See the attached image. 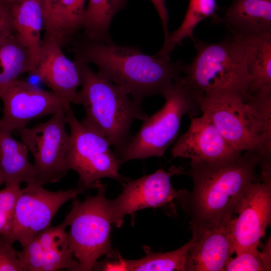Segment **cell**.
<instances>
[{
    "label": "cell",
    "mask_w": 271,
    "mask_h": 271,
    "mask_svg": "<svg viewBox=\"0 0 271 271\" xmlns=\"http://www.w3.org/2000/svg\"><path fill=\"white\" fill-rule=\"evenodd\" d=\"M233 216L191 226L193 241L187 260V270L224 271L234 252L231 234Z\"/></svg>",
    "instance_id": "obj_14"
},
{
    "label": "cell",
    "mask_w": 271,
    "mask_h": 271,
    "mask_svg": "<svg viewBox=\"0 0 271 271\" xmlns=\"http://www.w3.org/2000/svg\"><path fill=\"white\" fill-rule=\"evenodd\" d=\"M196 55L184 64L183 81L192 90L206 95L230 94L250 97L251 81L243 47L232 35L217 43L195 40Z\"/></svg>",
    "instance_id": "obj_5"
},
{
    "label": "cell",
    "mask_w": 271,
    "mask_h": 271,
    "mask_svg": "<svg viewBox=\"0 0 271 271\" xmlns=\"http://www.w3.org/2000/svg\"><path fill=\"white\" fill-rule=\"evenodd\" d=\"M163 97V106L144 120L139 131L117 156L120 166L133 160L163 157L176 139L183 116H195L200 110L181 76L174 79Z\"/></svg>",
    "instance_id": "obj_6"
},
{
    "label": "cell",
    "mask_w": 271,
    "mask_h": 271,
    "mask_svg": "<svg viewBox=\"0 0 271 271\" xmlns=\"http://www.w3.org/2000/svg\"><path fill=\"white\" fill-rule=\"evenodd\" d=\"M233 35V34H232ZM241 44L251 81L248 94L271 89V30L233 35Z\"/></svg>",
    "instance_id": "obj_17"
},
{
    "label": "cell",
    "mask_w": 271,
    "mask_h": 271,
    "mask_svg": "<svg viewBox=\"0 0 271 271\" xmlns=\"http://www.w3.org/2000/svg\"><path fill=\"white\" fill-rule=\"evenodd\" d=\"M187 130L176 141L171 149L174 158H184L193 162H217L235 157L242 152L232 148L211 121L204 114L189 115Z\"/></svg>",
    "instance_id": "obj_16"
},
{
    "label": "cell",
    "mask_w": 271,
    "mask_h": 271,
    "mask_svg": "<svg viewBox=\"0 0 271 271\" xmlns=\"http://www.w3.org/2000/svg\"><path fill=\"white\" fill-rule=\"evenodd\" d=\"M5 183L3 179H2V177L0 176V185L2 184Z\"/></svg>",
    "instance_id": "obj_35"
},
{
    "label": "cell",
    "mask_w": 271,
    "mask_h": 271,
    "mask_svg": "<svg viewBox=\"0 0 271 271\" xmlns=\"http://www.w3.org/2000/svg\"><path fill=\"white\" fill-rule=\"evenodd\" d=\"M32 74L37 76L67 105L79 104L77 88L81 83L80 64L69 59L55 39L44 36Z\"/></svg>",
    "instance_id": "obj_15"
},
{
    "label": "cell",
    "mask_w": 271,
    "mask_h": 271,
    "mask_svg": "<svg viewBox=\"0 0 271 271\" xmlns=\"http://www.w3.org/2000/svg\"><path fill=\"white\" fill-rule=\"evenodd\" d=\"M32 70L28 52L16 33L0 44V95L20 75Z\"/></svg>",
    "instance_id": "obj_26"
},
{
    "label": "cell",
    "mask_w": 271,
    "mask_h": 271,
    "mask_svg": "<svg viewBox=\"0 0 271 271\" xmlns=\"http://www.w3.org/2000/svg\"><path fill=\"white\" fill-rule=\"evenodd\" d=\"M252 248L237 254L227 264L225 271H268L271 268V241L268 239L262 251Z\"/></svg>",
    "instance_id": "obj_27"
},
{
    "label": "cell",
    "mask_w": 271,
    "mask_h": 271,
    "mask_svg": "<svg viewBox=\"0 0 271 271\" xmlns=\"http://www.w3.org/2000/svg\"><path fill=\"white\" fill-rule=\"evenodd\" d=\"M78 62L81 72L79 104L85 111L81 122L104 137L114 149L117 157L132 138L130 128L133 121H144L148 116L143 109L142 102L134 99L123 88L95 73L88 64Z\"/></svg>",
    "instance_id": "obj_4"
},
{
    "label": "cell",
    "mask_w": 271,
    "mask_h": 271,
    "mask_svg": "<svg viewBox=\"0 0 271 271\" xmlns=\"http://www.w3.org/2000/svg\"><path fill=\"white\" fill-rule=\"evenodd\" d=\"M124 0H88L83 16V37L91 40L106 43L113 42L109 29L115 14L123 9Z\"/></svg>",
    "instance_id": "obj_24"
},
{
    "label": "cell",
    "mask_w": 271,
    "mask_h": 271,
    "mask_svg": "<svg viewBox=\"0 0 271 271\" xmlns=\"http://www.w3.org/2000/svg\"><path fill=\"white\" fill-rule=\"evenodd\" d=\"M126 2L127 0H124ZM156 8L161 20L164 32V41L163 46H165L169 39L170 33L168 30L169 16L166 7V0H150Z\"/></svg>",
    "instance_id": "obj_32"
},
{
    "label": "cell",
    "mask_w": 271,
    "mask_h": 271,
    "mask_svg": "<svg viewBox=\"0 0 271 271\" xmlns=\"http://www.w3.org/2000/svg\"><path fill=\"white\" fill-rule=\"evenodd\" d=\"M3 236H0V271H24L17 251Z\"/></svg>",
    "instance_id": "obj_30"
},
{
    "label": "cell",
    "mask_w": 271,
    "mask_h": 271,
    "mask_svg": "<svg viewBox=\"0 0 271 271\" xmlns=\"http://www.w3.org/2000/svg\"><path fill=\"white\" fill-rule=\"evenodd\" d=\"M12 3L0 0V44L15 33L12 19Z\"/></svg>",
    "instance_id": "obj_31"
},
{
    "label": "cell",
    "mask_w": 271,
    "mask_h": 271,
    "mask_svg": "<svg viewBox=\"0 0 271 271\" xmlns=\"http://www.w3.org/2000/svg\"><path fill=\"white\" fill-rule=\"evenodd\" d=\"M64 111L70 130L68 167L77 173L78 186L97 189L104 178L121 183L125 177L119 173L117 158L107 140L79 121L70 106L64 108Z\"/></svg>",
    "instance_id": "obj_8"
},
{
    "label": "cell",
    "mask_w": 271,
    "mask_h": 271,
    "mask_svg": "<svg viewBox=\"0 0 271 271\" xmlns=\"http://www.w3.org/2000/svg\"><path fill=\"white\" fill-rule=\"evenodd\" d=\"M222 23L233 35H247L271 30V0H233Z\"/></svg>",
    "instance_id": "obj_18"
},
{
    "label": "cell",
    "mask_w": 271,
    "mask_h": 271,
    "mask_svg": "<svg viewBox=\"0 0 271 271\" xmlns=\"http://www.w3.org/2000/svg\"><path fill=\"white\" fill-rule=\"evenodd\" d=\"M223 161H191L185 172L193 182L177 202L189 214L191 226L213 223L236 213L249 185L257 180L260 159L250 151Z\"/></svg>",
    "instance_id": "obj_2"
},
{
    "label": "cell",
    "mask_w": 271,
    "mask_h": 271,
    "mask_svg": "<svg viewBox=\"0 0 271 271\" xmlns=\"http://www.w3.org/2000/svg\"><path fill=\"white\" fill-rule=\"evenodd\" d=\"M191 92L199 110L232 148L254 152L259 157L261 171L271 170V89L258 91L247 99Z\"/></svg>",
    "instance_id": "obj_3"
},
{
    "label": "cell",
    "mask_w": 271,
    "mask_h": 271,
    "mask_svg": "<svg viewBox=\"0 0 271 271\" xmlns=\"http://www.w3.org/2000/svg\"><path fill=\"white\" fill-rule=\"evenodd\" d=\"M21 190L20 185H11L0 190V236L6 235L12 227Z\"/></svg>",
    "instance_id": "obj_28"
},
{
    "label": "cell",
    "mask_w": 271,
    "mask_h": 271,
    "mask_svg": "<svg viewBox=\"0 0 271 271\" xmlns=\"http://www.w3.org/2000/svg\"><path fill=\"white\" fill-rule=\"evenodd\" d=\"M12 132L0 124V176L6 185L38 182L27 147L14 139Z\"/></svg>",
    "instance_id": "obj_20"
},
{
    "label": "cell",
    "mask_w": 271,
    "mask_h": 271,
    "mask_svg": "<svg viewBox=\"0 0 271 271\" xmlns=\"http://www.w3.org/2000/svg\"><path fill=\"white\" fill-rule=\"evenodd\" d=\"M0 98L4 104L0 124L12 132L26 127L33 119L54 114L70 106L52 91L19 79L1 93Z\"/></svg>",
    "instance_id": "obj_13"
},
{
    "label": "cell",
    "mask_w": 271,
    "mask_h": 271,
    "mask_svg": "<svg viewBox=\"0 0 271 271\" xmlns=\"http://www.w3.org/2000/svg\"><path fill=\"white\" fill-rule=\"evenodd\" d=\"M107 185L97 188L96 195L88 196L83 201L73 199L71 209L63 222L70 229L69 247L79 263V271H91L100 257H116L110 241L112 224L109 200L106 197Z\"/></svg>",
    "instance_id": "obj_7"
},
{
    "label": "cell",
    "mask_w": 271,
    "mask_h": 271,
    "mask_svg": "<svg viewBox=\"0 0 271 271\" xmlns=\"http://www.w3.org/2000/svg\"><path fill=\"white\" fill-rule=\"evenodd\" d=\"M87 187L51 191L38 182L28 183L21 188L17 199L13 223L5 237L11 244L19 242L27 245L40 232L50 226L61 207L85 191Z\"/></svg>",
    "instance_id": "obj_9"
},
{
    "label": "cell",
    "mask_w": 271,
    "mask_h": 271,
    "mask_svg": "<svg viewBox=\"0 0 271 271\" xmlns=\"http://www.w3.org/2000/svg\"><path fill=\"white\" fill-rule=\"evenodd\" d=\"M22 247L21 250L17 251V256L24 271H42V250L38 236Z\"/></svg>",
    "instance_id": "obj_29"
},
{
    "label": "cell",
    "mask_w": 271,
    "mask_h": 271,
    "mask_svg": "<svg viewBox=\"0 0 271 271\" xmlns=\"http://www.w3.org/2000/svg\"><path fill=\"white\" fill-rule=\"evenodd\" d=\"M217 8L216 0H189L182 24L176 30L170 33L168 42L158 54L169 57L170 53L184 39L190 38L194 42V30L201 21L211 17L214 22L218 23L220 18L216 13Z\"/></svg>",
    "instance_id": "obj_25"
},
{
    "label": "cell",
    "mask_w": 271,
    "mask_h": 271,
    "mask_svg": "<svg viewBox=\"0 0 271 271\" xmlns=\"http://www.w3.org/2000/svg\"><path fill=\"white\" fill-rule=\"evenodd\" d=\"M1 110V109H0Z\"/></svg>",
    "instance_id": "obj_36"
},
{
    "label": "cell",
    "mask_w": 271,
    "mask_h": 271,
    "mask_svg": "<svg viewBox=\"0 0 271 271\" xmlns=\"http://www.w3.org/2000/svg\"><path fill=\"white\" fill-rule=\"evenodd\" d=\"M41 1L44 22L50 15L54 6L60 0H41Z\"/></svg>",
    "instance_id": "obj_33"
},
{
    "label": "cell",
    "mask_w": 271,
    "mask_h": 271,
    "mask_svg": "<svg viewBox=\"0 0 271 271\" xmlns=\"http://www.w3.org/2000/svg\"><path fill=\"white\" fill-rule=\"evenodd\" d=\"M74 51L75 61L95 64L99 75L141 102L148 96H163L174 79L180 76L185 64L157 54L148 55L138 47L119 46L83 36L75 41Z\"/></svg>",
    "instance_id": "obj_1"
},
{
    "label": "cell",
    "mask_w": 271,
    "mask_h": 271,
    "mask_svg": "<svg viewBox=\"0 0 271 271\" xmlns=\"http://www.w3.org/2000/svg\"><path fill=\"white\" fill-rule=\"evenodd\" d=\"M63 222L55 226H49L37 236L42 246L43 264L42 271H55L65 269L79 271V263L71 251Z\"/></svg>",
    "instance_id": "obj_23"
},
{
    "label": "cell",
    "mask_w": 271,
    "mask_h": 271,
    "mask_svg": "<svg viewBox=\"0 0 271 271\" xmlns=\"http://www.w3.org/2000/svg\"><path fill=\"white\" fill-rule=\"evenodd\" d=\"M14 28L18 38L27 49L32 73L37 63L41 45L44 19L41 0H22L12 3Z\"/></svg>",
    "instance_id": "obj_19"
},
{
    "label": "cell",
    "mask_w": 271,
    "mask_h": 271,
    "mask_svg": "<svg viewBox=\"0 0 271 271\" xmlns=\"http://www.w3.org/2000/svg\"><path fill=\"white\" fill-rule=\"evenodd\" d=\"M193 238L174 251L153 252L144 249L146 256L136 260H126L118 255L114 262L104 263L103 270L127 271H187L188 255L193 244Z\"/></svg>",
    "instance_id": "obj_21"
},
{
    "label": "cell",
    "mask_w": 271,
    "mask_h": 271,
    "mask_svg": "<svg viewBox=\"0 0 271 271\" xmlns=\"http://www.w3.org/2000/svg\"><path fill=\"white\" fill-rule=\"evenodd\" d=\"M86 0H60L44 22L45 37L55 39L62 47L82 29Z\"/></svg>",
    "instance_id": "obj_22"
},
{
    "label": "cell",
    "mask_w": 271,
    "mask_h": 271,
    "mask_svg": "<svg viewBox=\"0 0 271 271\" xmlns=\"http://www.w3.org/2000/svg\"><path fill=\"white\" fill-rule=\"evenodd\" d=\"M53 115L46 122L17 131L33 156L38 181L43 185L58 182L70 170V136L65 128L64 109Z\"/></svg>",
    "instance_id": "obj_10"
},
{
    "label": "cell",
    "mask_w": 271,
    "mask_h": 271,
    "mask_svg": "<svg viewBox=\"0 0 271 271\" xmlns=\"http://www.w3.org/2000/svg\"><path fill=\"white\" fill-rule=\"evenodd\" d=\"M231 221L236 254L258 248L271 219V176H261L247 188Z\"/></svg>",
    "instance_id": "obj_12"
},
{
    "label": "cell",
    "mask_w": 271,
    "mask_h": 271,
    "mask_svg": "<svg viewBox=\"0 0 271 271\" xmlns=\"http://www.w3.org/2000/svg\"><path fill=\"white\" fill-rule=\"evenodd\" d=\"M185 174L181 167L172 166L168 171L159 169L139 179L125 178L121 183L122 190L118 196L109 200V209L112 224L120 227L123 217L139 210L163 207L175 200L181 194L172 186L171 178Z\"/></svg>",
    "instance_id": "obj_11"
},
{
    "label": "cell",
    "mask_w": 271,
    "mask_h": 271,
    "mask_svg": "<svg viewBox=\"0 0 271 271\" xmlns=\"http://www.w3.org/2000/svg\"><path fill=\"white\" fill-rule=\"evenodd\" d=\"M6 1L9 2L10 3H15V2H19L22 0H6Z\"/></svg>",
    "instance_id": "obj_34"
}]
</instances>
